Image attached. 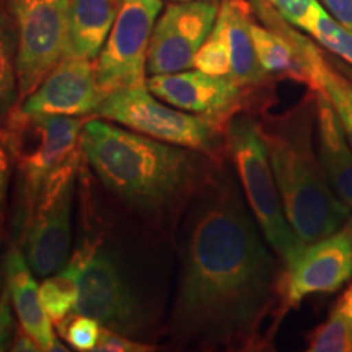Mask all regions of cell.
<instances>
[{"label": "cell", "instance_id": "8fae6325", "mask_svg": "<svg viewBox=\"0 0 352 352\" xmlns=\"http://www.w3.org/2000/svg\"><path fill=\"white\" fill-rule=\"evenodd\" d=\"M219 8V0L168 3L153 26L147 76L195 69V56L212 32Z\"/></svg>", "mask_w": 352, "mask_h": 352}, {"label": "cell", "instance_id": "3957f363", "mask_svg": "<svg viewBox=\"0 0 352 352\" xmlns=\"http://www.w3.org/2000/svg\"><path fill=\"white\" fill-rule=\"evenodd\" d=\"M78 148L82 165L104 195L171 239L189 202L220 164L101 118L85 121Z\"/></svg>", "mask_w": 352, "mask_h": 352}, {"label": "cell", "instance_id": "7c38bea8", "mask_svg": "<svg viewBox=\"0 0 352 352\" xmlns=\"http://www.w3.org/2000/svg\"><path fill=\"white\" fill-rule=\"evenodd\" d=\"M151 94L166 104L228 124L233 114L246 109V100L258 95L241 88L232 77H215L201 70L148 76Z\"/></svg>", "mask_w": 352, "mask_h": 352}, {"label": "cell", "instance_id": "ac0fdd59", "mask_svg": "<svg viewBox=\"0 0 352 352\" xmlns=\"http://www.w3.org/2000/svg\"><path fill=\"white\" fill-rule=\"evenodd\" d=\"M124 0H72L69 54L95 60L107 43Z\"/></svg>", "mask_w": 352, "mask_h": 352}, {"label": "cell", "instance_id": "9c48e42d", "mask_svg": "<svg viewBox=\"0 0 352 352\" xmlns=\"http://www.w3.org/2000/svg\"><path fill=\"white\" fill-rule=\"evenodd\" d=\"M72 0H8L19 36V103L33 94L47 74L69 54Z\"/></svg>", "mask_w": 352, "mask_h": 352}, {"label": "cell", "instance_id": "cb8c5ba5", "mask_svg": "<svg viewBox=\"0 0 352 352\" xmlns=\"http://www.w3.org/2000/svg\"><path fill=\"white\" fill-rule=\"evenodd\" d=\"M307 33H310L321 46L352 65V33L347 32L344 26L338 23L333 16H329V13L324 12L321 3L316 8Z\"/></svg>", "mask_w": 352, "mask_h": 352}, {"label": "cell", "instance_id": "30bf717a", "mask_svg": "<svg viewBox=\"0 0 352 352\" xmlns=\"http://www.w3.org/2000/svg\"><path fill=\"white\" fill-rule=\"evenodd\" d=\"M162 0H124L100 56L95 59L96 85L101 96L145 85L147 52Z\"/></svg>", "mask_w": 352, "mask_h": 352}, {"label": "cell", "instance_id": "1f68e13d", "mask_svg": "<svg viewBox=\"0 0 352 352\" xmlns=\"http://www.w3.org/2000/svg\"><path fill=\"white\" fill-rule=\"evenodd\" d=\"M334 308H336L338 311H341L342 315H346L347 318L352 320V284L341 294V297L338 298Z\"/></svg>", "mask_w": 352, "mask_h": 352}, {"label": "cell", "instance_id": "d6a6232c", "mask_svg": "<svg viewBox=\"0 0 352 352\" xmlns=\"http://www.w3.org/2000/svg\"><path fill=\"white\" fill-rule=\"evenodd\" d=\"M346 230H347V233H349L351 241H352V217L347 219V222H346Z\"/></svg>", "mask_w": 352, "mask_h": 352}, {"label": "cell", "instance_id": "4316f807", "mask_svg": "<svg viewBox=\"0 0 352 352\" xmlns=\"http://www.w3.org/2000/svg\"><path fill=\"white\" fill-rule=\"evenodd\" d=\"M96 352H151L155 351V346L132 340L124 334L111 331V329L101 327L100 340L95 347Z\"/></svg>", "mask_w": 352, "mask_h": 352}, {"label": "cell", "instance_id": "f1b7e54d", "mask_svg": "<svg viewBox=\"0 0 352 352\" xmlns=\"http://www.w3.org/2000/svg\"><path fill=\"white\" fill-rule=\"evenodd\" d=\"M13 160L7 145L0 139V241L6 236L8 212V186H10Z\"/></svg>", "mask_w": 352, "mask_h": 352}, {"label": "cell", "instance_id": "8992f818", "mask_svg": "<svg viewBox=\"0 0 352 352\" xmlns=\"http://www.w3.org/2000/svg\"><path fill=\"white\" fill-rule=\"evenodd\" d=\"M227 152L264 239L284 267H290L305 250V245L290 227L272 173L267 147L256 120L246 109L233 114L228 121Z\"/></svg>", "mask_w": 352, "mask_h": 352}, {"label": "cell", "instance_id": "e0dca14e", "mask_svg": "<svg viewBox=\"0 0 352 352\" xmlns=\"http://www.w3.org/2000/svg\"><path fill=\"white\" fill-rule=\"evenodd\" d=\"M316 139L320 160L334 192L352 209V148L336 109L323 94H316Z\"/></svg>", "mask_w": 352, "mask_h": 352}, {"label": "cell", "instance_id": "836d02e7", "mask_svg": "<svg viewBox=\"0 0 352 352\" xmlns=\"http://www.w3.org/2000/svg\"><path fill=\"white\" fill-rule=\"evenodd\" d=\"M168 2H189V0H168Z\"/></svg>", "mask_w": 352, "mask_h": 352}, {"label": "cell", "instance_id": "2e32d148", "mask_svg": "<svg viewBox=\"0 0 352 352\" xmlns=\"http://www.w3.org/2000/svg\"><path fill=\"white\" fill-rule=\"evenodd\" d=\"M252 0H222L217 21L226 32L232 56V78L241 88L256 95L270 77L259 64L250 32L253 21Z\"/></svg>", "mask_w": 352, "mask_h": 352}, {"label": "cell", "instance_id": "ba28073f", "mask_svg": "<svg viewBox=\"0 0 352 352\" xmlns=\"http://www.w3.org/2000/svg\"><path fill=\"white\" fill-rule=\"evenodd\" d=\"M78 171L80 148L47 178L25 228L12 241L20 246L30 267L39 277L63 270L72 256Z\"/></svg>", "mask_w": 352, "mask_h": 352}, {"label": "cell", "instance_id": "7a4b0ae2", "mask_svg": "<svg viewBox=\"0 0 352 352\" xmlns=\"http://www.w3.org/2000/svg\"><path fill=\"white\" fill-rule=\"evenodd\" d=\"M80 228L72 256L80 266L76 314L103 328L155 346L165 336L173 239L145 226L113 202L80 160Z\"/></svg>", "mask_w": 352, "mask_h": 352}, {"label": "cell", "instance_id": "d6986e66", "mask_svg": "<svg viewBox=\"0 0 352 352\" xmlns=\"http://www.w3.org/2000/svg\"><path fill=\"white\" fill-rule=\"evenodd\" d=\"M78 296H80V266L74 258L69 259L63 270L44 277V283L39 285L41 305L56 327L76 311Z\"/></svg>", "mask_w": 352, "mask_h": 352}, {"label": "cell", "instance_id": "484cf974", "mask_svg": "<svg viewBox=\"0 0 352 352\" xmlns=\"http://www.w3.org/2000/svg\"><path fill=\"white\" fill-rule=\"evenodd\" d=\"M283 19L292 26L307 32L314 20L316 8L320 7L318 0H264Z\"/></svg>", "mask_w": 352, "mask_h": 352}, {"label": "cell", "instance_id": "6da1fadb", "mask_svg": "<svg viewBox=\"0 0 352 352\" xmlns=\"http://www.w3.org/2000/svg\"><path fill=\"white\" fill-rule=\"evenodd\" d=\"M227 160L199 188L175 232L178 271L165 336L182 349H270L289 311L284 264L271 253Z\"/></svg>", "mask_w": 352, "mask_h": 352}, {"label": "cell", "instance_id": "5bb4252c", "mask_svg": "<svg viewBox=\"0 0 352 352\" xmlns=\"http://www.w3.org/2000/svg\"><path fill=\"white\" fill-rule=\"evenodd\" d=\"M352 279V241L347 230L305 246L300 256L285 267V302L297 308L308 296L338 292Z\"/></svg>", "mask_w": 352, "mask_h": 352}, {"label": "cell", "instance_id": "44dd1931", "mask_svg": "<svg viewBox=\"0 0 352 352\" xmlns=\"http://www.w3.org/2000/svg\"><path fill=\"white\" fill-rule=\"evenodd\" d=\"M316 94H323L331 101L340 118L342 131L352 148V80L341 72H338L331 64L324 59L323 52L315 64Z\"/></svg>", "mask_w": 352, "mask_h": 352}, {"label": "cell", "instance_id": "ffe728a7", "mask_svg": "<svg viewBox=\"0 0 352 352\" xmlns=\"http://www.w3.org/2000/svg\"><path fill=\"white\" fill-rule=\"evenodd\" d=\"M19 36L8 3L0 2V118L19 103V76H16Z\"/></svg>", "mask_w": 352, "mask_h": 352}, {"label": "cell", "instance_id": "603a6c76", "mask_svg": "<svg viewBox=\"0 0 352 352\" xmlns=\"http://www.w3.org/2000/svg\"><path fill=\"white\" fill-rule=\"evenodd\" d=\"M195 69L215 77L232 76V56L226 32L215 20L212 32L195 56Z\"/></svg>", "mask_w": 352, "mask_h": 352}, {"label": "cell", "instance_id": "4fadbf2b", "mask_svg": "<svg viewBox=\"0 0 352 352\" xmlns=\"http://www.w3.org/2000/svg\"><path fill=\"white\" fill-rule=\"evenodd\" d=\"M101 96L95 76V60L67 54L47 74L36 90L21 101L30 116L95 118Z\"/></svg>", "mask_w": 352, "mask_h": 352}, {"label": "cell", "instance_id": "83f0119b", "mask_svg": "<svg viewBox=\"0 0 352 352\" xmlns=\"http://www.w3.org/2000/svg\"><path fill=\"white\" fill-rule=\"evenodd\" d=\"M10 292L3 272V263L0 259V351H7L15 334V321L12 314Z\"/></svg>", "mask_w": 352, "mask_h": 352}, {"label": "cell", "instance_id": "277c9868", "mask_svg": "<svg viewBox=\"0 0 352 352\" xmlns=\"http://www.w3.org/2000/svg\"><path fill=\"white\" fill-rule=\"evenodd\" d=\"M267 147L272 173L292 230L308 246L346 227L351 208L329 183L314 147L316 94H308L287 111L261 109L256 121Z\"/></svg>", "mask_w": 352, "mask_h": 352}, {"label": "cell", "instance_id": "d4e9b609", "mask_svg": "<svg viewBox=\"0 0 352 352\" xmlns=\"http://www.w3.org/2000/svg\"><path fill=\"white\" fill-rule=\"evenodd\" d=\"M60 334L72 349L88 352L95 351L100 340L101 324L95 318L80 314H70L64 321L57 324Z\"/></svg>", "mask_w": 352, "mask_h": 352}, {"label": "cell", "instance_id": "9a60e30c", "mask_svg": "<svg viewBox=\"0 0 352 352\" xmlns=\"http://www.w3.org/2000/svg\"><path fill=\"white\" fill-rule=\"evenodd\" d=\"M2 263L12 307L21 329L38 342L41 351H69V347H64L56 338L52 321L41 305L39 285L20 246L15 243L8 246Z\"/></svg>", "mask_w": 352, "mask_h": 352}, {"label": "cell", "instance_id": "4dcf8cb0", "mask_svg": "<svg viewBox=\"0 0 352 352\" xmlns=\"http://www.w3.org/2000/svg\"><path fill=\"white\" fill-rule=\"evenodd\" d=\"M8 351H23V352H38L41 351V347H39V344L36 341L33 340L32 336H30L28 333H25L23 329L21 331H15V334H13V340L10 342V346H8Z\"/></svg>", "mask_w": 352, "mask_h": 352}, {"label": "cell", "instance_id": "52a82bcc", "mask_svg": "<svg viewBox=\"0 0 352 352\" xmlns=\"http://www.w3.org/2000/svg\"><path fill=\"white\" fill-rule=\"evenodd\" d=\"M95 118L111 121L160 142L191 148L214 160L228 158L227 126L210 118L192 114L151 94L147 85L113 91L101 100Z\"/></svg>", "mask_w": 352, "mask_h": 352}, {"label": "cell", "instance_id": "f546056e", "mask_svg": "<svg viewBox=\"0 0 352 352\" xmlns=\"http://www.w3.org/2000/svg\"><path fill=\"white\" fill-rule=\"evenodd\" d=\"M331 16L352 33V0H321Z\"/></svg>", "mask_w": 352, "mask_h": 352}, {"label": "cell", "instance_id": "7402d4cb", "mask_svg": "<svg viewBox=\"0 0 352 352\" xmlns=\"http://www.w3.org/2000/svg\"><path fill=\"white\" fill-rule=\"evenodd\" d=\"M310 352H352V320L333 308L328 320L307 334Z\"/></svg>", "mask_w": 352, "mask_h": 352}, {"label": "cell", "instance_id": "5b68a950", "mask_svg": "<svg viewBox=\"0 0 352 352\" xmlns=\"http://www.w3.org/2000/svg\"><path fill=\"white\" fill-rule=\"evenodd\" d=\"M87 120L69 116H30L13 107L0 118V139L15 166V197L10 217L13 241L19 239L47 178L78 152Z\"/></svg>", "mask_w": 352, "mask_h": 352}]
</instances>
